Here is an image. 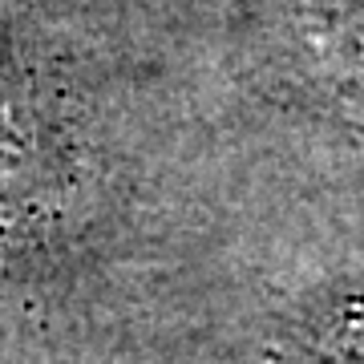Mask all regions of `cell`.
Listing matches in <instances>:
<instances>
[{"label": "cell", "instance_id": "1", "mask_svg": "<svg viewBox=\"0 0 364 364\" xmlns=\"http://www.w3.org/2000/svg\"><path fill=\"white\" fill-rule=\"evenodd\" d=\"M239 16L284 85L364 126V0H239Z\"/></svg>", "mask_w": 364, "mask_h": 364}, {"label": "cell", "instance_id": "2", "mask_svg": "<svg viewBox=\"0 0 364 364\" xmlns=\"http://www.w3.org/2000/svg\"><path fill=\"white\" fill-rule=\"evenodd\" d=\"M312 344L336 364H364V284L336 291L312 316Z\"/></svg>", "mask_w": 364, "mask_h": 364}]
</instances>
